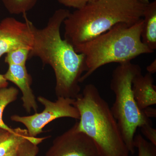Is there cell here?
I'll list each match as a JSON object with an SVG mask.
<instances>
[{
  "instance_id": "obj_8",
  "label": "cell",
  "mask_w": 156,
  "mask_h": 156,
  "mask_svg": "<svg viewBox=\"0 0 156 156\" xmlns=\"http://www.w3.org/2000/svg\"><path fill=\"white\" fill-rule=\"evenodd\" d=\"M25 21L7 17L0 21V59L11 50L20 48L31 49L34 25L23 14Z\"/></svg>"
},
{
  "instance_id": "obj_20",
  "label": "cell",
  "mask_w": 156,
  "mask_h": 156,
  "mask_svg": "<svg viewBox=\"0 0 156 156\" xmlns=\"http://www.w3.org/2000/svg\"><path fill=\"white\" fill-rule=\"evenodd\" d=\"M144 112V114L147 118H156V110L155 108H152L151 107L146 108L143 110Z\"/></svg>"
},
{
  "instance_id": "obj_7",
  "label": "cell",
  "mask_w": 156,
  "mask_h": 156,
  "mask_svg": "<svg viewBox=\"0 0 156 156\" xmlns=\"http://www.w3.org/2000/svg\"><path fill=\"white\" fill-rule=\"evenodd\" d=\"M45 156H100L92 140L78 129V122L57 136Z\"/></svg>"
},
{
  "instance_id": "obj_21",
  "label": "cell",
  "mask_w": 156,
  "mask_h": 156,
  "mask_svg": "<svg viewBox=\"0 0 156 156\" xmlns=\"http://www.w3.org/2000/svg\"><path fill=\"white\" fill-rule=\"evenodd\" d=\"M147 73L153 75L156 72V60L155 59L146 68Z\"/></svg>"
},
{
  "instance_id": "obj_13",
  "label": "cell",
  "mask_w": 156,
  "mask_h": 156,
  "mask_svg": "<svg viewBox=\"0 0 156 156\" xmlns=\"http://www.w3.org/2000/svg\"><path fill=\"white\" fill-rule=\"evenodd\" d=\"M18 94L19 90L14 87L0 89V128L9 131H14V129L10 128L4 122L3 114L6 107L17 99Z\"/></svg>"
},
{
  "instance_id": "obj_17",
  "label": "cell",
  "mask_w": 156,
  "mask_h": 156,
  "mask_svg": "<svg viewBox=\"0 0 156 156\" xmlns=\"http://www.w3.org/2000/svg\"><path fill=\"white\" fill-rule=\"evenodd\" d=\"M30 140L25 139L17 147L16 156H36L39 149L37 145L30 142Z\"/></svg>"
},
{
  "instance_id": "obj_6",
  "label": "cell",
  "mask_w": 156,
  "mask_h": 156,
  "mask_svg": "<svg viewBox=\"0 0 156 156\" xmlns=\"http://www.w3.org/2000/svg\"><path fill=\"white\" fill-rule=\"evenodd\" d=\"M37 100L44 106V109L41 112L25 116L15 115L11 117L12 121L22 123L26 127L30 136L37 137L44 132L43 129L46 125L56 119L70 118L80 119L79 111L73 105L75 99L58 97L56 101H52L43 96H39Z\"/></svg>"
},
{
  "instance_id": "obj_22",
  "label": "cell",
  "mask_w": 156,
  "mask_h": 156,
  "mask_svg": "<svg viewBox=\"0 0 156 156\" xmlns=\"http://www.w3.org/2000/svg\"><path fill=\"white\" fill-rule=\"evenodd\" d=\"M8 81L4 77V75L0 74V89L8 87Z\"/></svg>"
},
{
  "instance_id": "obj_18",
  "label": "cell",
  "mask_w": 156,
  "mask_h": 156,
  "mask_svg": "<svg viewBox=\"0 0 156 156\" xmlns=\"http://www.w3.org/2000/svg\"><path fill=\"white\" fill-rule=\"evenodd\" d=\"M140 131L146 139L156 146V129L152 125H145L140 127Z\"/></svg>"
},
{
  "instance_id": "obj_3",
  "label": "cell",
  "mask_w": 156,
  "mask_h": 156,
  "mask_svg": "<svg viewBox=\"0 0 156 156\" xmlns=\"http://www.w3.org/2000/svg\"><path fill=\"white\" fill-rule=\"evenodd\" d=\"M73 105L80 113L78 129L93 141L100 156H129L111 107L96 86L86 85Z\"/></svg>"
},
{
  "instance_id": "obj_19",
  "label": "cell",
  "mask_w": 156,
  "mask_h": 156,
  "mask_svg": "<svg viewBox=\"0 0 156 156\" xmlns=\"http://www.w3.org/2000/svg\"><path fill=\"white\" fill-rule=\"evenodd\" d=\"M89 0H57L65 6L79 9L83 8L89 2Z\"/></svg>"
},
{
  "instance_id": "obj_5",
  "label": "cell",
  "mask_w": 156,
  "mask_h": 156,
  "mask_svg": "<svg viewBox=\"0 0 156 156\" xmlns=\"http://www.w3.org/2000/svg\"><path fill=\"white\" fill-rule=\"evenodd\" d=\"M141 72L140 66L131 62L120 63L113 71L110 83L111 89L115 95L111 109L123 140L132 154L135 153L134 137L137 128L153 125L151 119L137 106L132 92L133 78Z\"/></svg>"
},
{
  "instance_id": "obj_4",
  "label": "cell",
  "mask_w": 156,
  "mask_h": 156,
  "mask_svg": "<svg viewBox=\"0 0 156 156\" xmlns=\"http://www.w3.org/2000/svg\"><path fill=\"white\" fill-rule=\"evenodd\" d=\"M143 20L142 17L131 25L118 23L106 32L74 48L85 57L87 71L81 83L105 65L131 62L140 55L154 53L141 41Z\"/></svg>"
},
{
  "instance_id": "obj_1",
  "label": "cell",
  "mask_w": 156,
  "mask_h": 156,
  "mask_svg": "<svg viewBox=\"0 0 156 156\" xmlns=\"http://www.w3.org/2000/svg\"><path fill=\"white\" fill-rule=\"evenodd\" d=\"M69 13L66 9H58L44 28L34 26L33 45L29 57H38L44 64L49 65L53 69L57 98L75 99L81 93L80 83L87 66L84 55L77 53L61 37L62 24Z\"/></svg>"
},
{
  "instance_id": "obj_26",
  "label": "cell",
  "mask_w": 156,
  "mask_h": 156,
  "mask_svg": "<svg viewBox=\"0 0 156 156\" xmlns=\"http://www.w3.org/2000/svg\"><path fill=\"white\" fill-rule=\"evenodd\" d=\"M95 0H89V2H93V1H95Z\"/></svg>"
},
{
  "instance_id": "obj_11",
  "label": "cell",
  "mask_w": 156,
  "mask_h": 156,
  "mask_svg": "<svg viewBox=\"0 0 156 156\" xmlns=\"http://www.w3.org/2000/svg\"><path fill=\"white\" fill-rule=\"evenodd\" d=\"M142 42L150 50L156 49V1L145 5L143 14Z\"/></svg>"
},
{
  "instance_id": "obj_2",
  "label": "cell",
  "mask_w": 156,
  "mask_h": 156,
  "mask_svg": "<svg viewBox=\"0 0 156 156\" xmlns=\"http://www.w3.org/2000/svg\"><path fill=\"white\" fill-rule=\"evenodd\" d=\"M145 5L134 0H95L70 13L63 23L64 40L73 47L109 30L118 23L131 25L143 17Z\"/></svg>"
},
{
  "instance_id": "obj_15",
  "label": "cell",
  "mask_w": 156,
  "mask_h": 156,
  "mask_svg": "<svg viewBox=\"0 0 156 156\" xmlns=\"http://www.w3.org/2000/svg\"><path fill=\"white\" fill-rule=\"evenodd\" d=\"M30 50L27 48L14 49L6 54L5 62L8 65L26 66Z\"/></svg>"
},
{
  "instance_id": "obj_14",
  "label": "cell",
  "mask_w": 156,
  "mask_h": 156,
  "mask_svg": "<svg viewBox=\"0 0 156 156\" xmlns=\"http://www.w3.org/2000/svg\"><path fill=\"white\" fill-rule=\"evenodd\" d=\"M5 8L12 14H24L34 7L38 0H1Z\"/></svg>"
},
{
  "instance_id": "obj_10",
  "label": "cell",
  "mask_w": 156,
  "mask_h": 156,
  "mask_svg": "<svg viewBox=\"0 0 156 156\" xmlns=\"http://www.w3.org/2000/svg\"><path fill=\"white\" fill-rule=\"evenodd\" d=\"M152 75L142 72L137 73L133 78L132 89L134 99L141 110L156 104V87L154 84Z\"/></svg>"
},
{
  "instance_id": "obj_12",
  "label": "cell",
  "mask_w": 156,
  "mask_h": 156,
  "mask_svg": "<svg viewBox=\"0 0 156 156\" xmlns=\"http://www.w3.org/2000/svg\"><path fill=\"white\" fill-rule=\"evenodd\" d=\"M27 139L37 145L43 140L42 138L30 136L27 129L17 128L13 131H6L0 137V156L5 155Z\"/></svg>"
},
{
  "instance_id": "obj_25",
  "label": "cell",
  "mask_w": 156,
  "mask_h": 156,
  "mask_svg": "<svg viewBox=\"0 0 156 156\" xmlns=\"http://www.w3.org/2000/svg\"><path fill=\"white\" fill-rule=\"evenodd\" d=\"M7 131H6V130H4V129H2V128H0V137L2 136V135H3Z\"/></svg>"
},
{
  "instance_id": "obj_16",
  "label": "cell",
  "mask_w": 156,
  "mask_h": 156,
  "mask_svg": "<svg viewBox=\"0 0 156 156\" xmlns=\"http://www.w3.org/2000/svg\"><path fill=\"white\" fill-rule=\"evenodd\" d=\"M134 147L138 151L137 156H156V146L146 139L141 134L135 135Z\"/></svg>"
},
{
  "instance_id": "obj_24",
  "label": "cell",
  "mask_w": 156,
  "mask_h": 156,
  "mask_svg": "<svg viewBox=\"0 0 156 156\" xmlns=\"http://www.w3.org/2000/svg\"><path fill=\"white\" fill-rule=\"evenodd\" d=\"M134 1L142 3V4H144V5H147V4H148L150 2L149 0H134Z\"/></svg>"
},
{
  "instance_id": "obj_23",
  "label": "cell",
  "mask_w": 156,
  "mask_h": 156,
  "mask_svg": "<svg viewBox=\"0 0 156 156\" xmlns=\"http://www.w3.org/2000/svg\"><path fill=\"white\" fill-rule=\"evenodd\" d=\"M17 147H16V148L14 149L13 150L11 151V152H10L9 153L7 154L4 156H16Z\"/></svg>"
},
{
  "instance_id": "obj_9",
  "label": "cell",
  "mask_w": 156,
  "mask_h": 156,
  "mask_svg": "<svg viewBox=\"0 0 156 156\" xmlns=\"http://www.w3.org/2000/svg\"><path fill=\"white\" fill-rule=\"evenodd\" d=\"M4 76L7 81L16 85L22 92L23 105L26 112L30 113L33 109L37 112L38 105L31 88V78L28 74L26 66L9 65V69Z\"/></svg>"
}]
</instances>
